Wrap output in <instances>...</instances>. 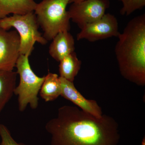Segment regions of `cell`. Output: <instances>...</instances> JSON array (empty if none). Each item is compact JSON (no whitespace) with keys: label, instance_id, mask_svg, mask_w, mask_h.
Segmentation results:
<instances>
[{"label":"cell","instance_id":"cell-3","mask_svg":"<svg viewBox=\"0 0 145 145\" xmlns=\"http://www.w3.org/2000/svg\"><path fill=\"white\" fill-rule=\"evenodd\" d=\"M70 1L42 0L37 4L34 13L48 41L60 32L70 30V19L66 8Z\"/></svg>","mask_w":145,"mask_h":145},{"label":"cell","instance_id":"cell-11","mask_svg":"<svg viewBox=\"0 0 145 145\" xmlns=\"http://www.w3.org/2000/svg\"><path fill=\"white\" fill-rule=\"evenodd\" d=\"M37 4L34 0H0V20L10 14L24 15L34 12Z\"/></svg>","mask_w":145,"mask_h":145},{"label":"cell","instance_id":"cell-17","mask_svg":"<svg viewBox=\"0 0 145 145\" xmlns=\"http://www.w3.org/2000/svg\"><path fill=\"white\" fill-rule=\"evenodd\" d=\"M84 1V0H71L70 3H71L79 2L82 1Z\"/></svg>","mask_w":145,"mask_h":145},{"label":"cell","instance_id":"cell-14","mask_svg":"<svg viewBox=\"0 0 145 145\" xmlns=\"http://www.w3.org/2000/svg\"><path fill=\"white\" fill-rule=\"evenodd\" d=\"M81 65L82 61L78 59L75 52L69 54L60 61V77L73 82L80 71Z\"/></svg>","mask_w":145,"mask_h":145},{"label":"cell","instance_id":"cell-1","mask_svg":"<svg viewBox=\"0 0 145 145\" xmlns=\"http://www.w3.org/2000/svg\"><path fill=\"white\" fill-rule=\"evenodd\" d=\"M51 136L50 145H118L119 127L112 117L101 118L77 106L64 105L45 125Z\"/></svg>","mask_w":145,"mask_h":145},{"label":"cell","instance_id":"cell-7","mask_svg":"<svg viewBox=\"0 0 145 145\" xmlns=\"http://www.w3.org/2000/svg\"><path fill=\"white\" fill-rule=\"evenodd\" d=\"M120 33L117 18L110 13H105L98 20L83 27L77 34V39L78 40L86 39L94 42L117 37Z\"/></svg>","mask_w":145,"mask_h":145},{"label":"cell","instance_id":"cell-18","mask_svg":"<svg viewBox=\"0 0 145 145\" xmlns=\"http://www.w3.org/2000/svg\"><path fill=\"white\" fill-rule=\"evenodd\" d=\"M141 145H145V137H144V138H143L142 141V144H141Z\"/></svg>","mask_w":145,"mask_h":145},{"label":"cell","instance_id":"cell-12","mask_svg":"<svg viewBox=\"0 0 145 145\" xmlns=\"http://www.w3.org/2000/svg\"><path fill=\"white\" fill-rule=\"evenodd\" d=\"M18 73L0 71V113L14 94Z\"/></svg>","mask_w":145,"mask_h":145},{"label":"cell","instance_id":"cell-2","mask_svg":"<svg viewBox=\"0 0 145 145\" xmlns=\"http://www.w3.org/2000/svg\"><path fill=\"white\" fill-rule=\"evenodd\" d=\"M115 46L121 75L139 86L145 85V14L133 18L118 36Z\"/></svg>","mask_w":145,"mask_h":145},{"label":"cell","instance_id":"cell-16","mask_svg":"<svg viewBox=\"0 0 145 145\" xmlns=\"http://www.w3.org/2000/svg\"><path fill=\"white\" fill-rule=\"evenodd\" d=\"M0 136L1 145H21L13 139L7 128L1 124H0Z\"/></svg>","mask_w":145,"mask_h":145},{"label":"cell","instance_id":"cell-15","mask_svg":"<svg viewBox=\"0 0 145 145\" xmlns=\"http://www.w3.org/2000/svg\"><path fill=\"white\" fill-rule=\"evenodd\" d=\"M121 2L123 7L120 10L122 16H129L135 10L142 9L145 6V0H118Z\"/></svg>","mask_w":145,"mask_h":145},{"label":"cell","instance_id":"cell-13","mask_svg":"<svg viewBox=\"0 0 145 145\" xmlns=\"http://www.w3.org/2000/svg\"><path fill=\"white\" fill-rule=\"evenodd\" d=\"M39 92L41 97L46 102L54 101L61 96V88L58 75L49 72L45 76Z\"/></svg>","mask_w":145,"mask_h":145},{"label":"cell","instance_id":"cell-8","mask_svg":"<svg viewBox=\"0 0 145 145\" xmlns=\"http://www.w3.org/2000/svg\"><path fill=\"white\" fill-rule=\"evenodd\" d=\"M20 40L16 30L0 27V71H12L20 54Z\"/></svg>","mask_w":145,"mask_h":145},{"label":"cell","instance_id":"cell-4","mask_svg":"<svg viewBox=\"0 0 145 145\" xmlns=\"http://www.w3.org/2000/svg\"><path fill=\"white\" fill-rule=\"evenodd\" d=\"M39 24L34 12L24 15H13L0 20V27L5 30L15 28L20 36V54L29 57L35 43L46 44L48 41L39 31Z\"/></svg>","mask_w":145,"mask_h":145},{"label":"cell","instance_id":"cell-10","mask_svg":"<svg viewBox=\"0 0 145 145\" xmlns=\"http://www.w3.org/2000/svg\"><path fill=\"white\" fill-rule=\"evenodd\" d=\"M49 53L53 59L60 62L66 56L75 52V40L69 31L59 33L52 40Z\"/></svg>","mask_w":145,"mask_h":145},{"label":"cell","instance_id":"cell-6","mask_svg":"<svg viewBox=\"0 0 145 145\" xmlns=\"http://www.w3.org/2000/svg\"><path fill=\"white\" fill-rule=\"evenodd\" d=\"M72 3L67 10L69 16L80 29L102 18L110 5L109 0H84Z\"/></svg>","mask_w":145,"mask_h":145},{"label":"cell","instance_id":"cell-5","mask_svg":"<svg viewBox=\"0 0 145 145\" xmlns=\"http://www.w3.org/2000/svg\"><path fill=\"white\" fill-rule=\"evenodd\" d=\"M29 57L26 55H20L16 66L20 80L14 93L18 96L19 109L22 112L28 105L33 109L38 107V95L45 78V76L40 77L35 74L31 69Z\"/></svg>","mask_w":145,"mask_h":145},{"label":"cell","instance_id":"cell-9","mask_svg":"<svg viewBox=\"0 0 145 145\" xmlns=\"http://www.w3.org/2000/svg\"><path fill=\"white\" fill-rule=\"evenodd\" d=\"M61 93V96L71 101L83 111L97 118L103 116V112L96 101L87 99L75 87L73 82L60 77Z\"/></svg>","mask_w":145,"mask_h":145}]
</instances>
